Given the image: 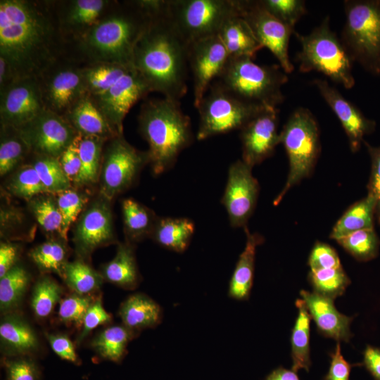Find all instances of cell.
Wrapping results in <instances>:
<instances>
[{
	"instance_id": "obj_1",
	"label": "cell",
	"mask_w": 380,
	"mask_h": 380,
	"mask_svg": "<svg viewBox=\"0 0 380 380\" xmlns=\"http://www.w3.org/2000/svg\"><path fill=\"white\" fill-rule=\"evenodd\" d=\"M66 53L54 0L0 1V56L15 80L37 79Z\"/></svg>"
},
{
	"instance_id": "obj_2",
	"label": "cell",
	"mask_w": 380,
	"mask_h": 380,
	"mask_svg": "<svg viewBox=\"0 0 380 380\" xmlns=\"http://www.w3.org/2000/svg\"><path fill=\"white\" fill-rule=\"evenodd\" d=\"M148 23L134 51V68L151 91L180 101L187 91L188 44L167 13V0H141Z\"/></svg>"
},
{
	"instance_id": "obj_3",
	"label": "cell",
	"mask_w": 380,
	"mask_h": 380,
	"mask_svg": "<svg viewBox=\"0 0 380 380\" xmlns=\"http://www.w3.org/2000/svg\"><path fill=\"white\" fill-rule=\"evenodd\" d=\"M148 19L141 0H113L102 18L68 46L65 57L82 65L110 63L134 68V48Z\"/></svg>"
},
{
	"instance_id": "obj_4",
	"label": "cell",
	"mask_w": 380,
	"mask_h": 380,
	"mask_svg": "<svg viewBox=\"0 0 380 380\" xmlns=\"http://www.w3.org/2000/svg\"><path fill=\"white\" fill-rule=\"evenodd\" d=\"M138 126L148 144V164L154 175L172 167L180 153L193 142L191 120L180 101L167 98L146 101L140 108Z\"/></svg>"
},
{
	"instance_id": "obj_5",
	"label": "cell",
	"mask_w": 380,
	"mask_h": 380,
	"mask_svg": "<svg viewBox=\"0 0 380 380\" xmlns=\"http://www.w3.org/2000/svg\"><path fill=\"white\" fill-rule=\"evenodd\" d=\"M287 73L278 65H261L249 57L229 58L214 81L238 99L251 105L274 108L283 103L281 87Z\"/></svg>"
},
{
	"instance_id": "obj_6",
	"label": "cell",
	"mask_w": 380,
	"mask_h": 380,
	"mask_svg": "<svg viewBox=\"0 0 380 380\" xmlns=\"http://www.w3.org/2000/svg\"><path fill=\"white\" fill-rule=\"evenodd\" d=\"M293 34L301 45L296 57L300 72H321L346 89L355 85L353 61L341 40L330 29L329 17L308 34Z\"/></svg>"
},
{
	"instance_id": "obj_7",
	"label": "cell",
	"mask_w": 380,
	"mask_h": 380,
	"mask_svg": "<svg viewBox=\"0 0 380 380\" xmlns=\"http://www.w3.org/2000/svg\"><path fill=\"white\" fill-rule=\"evenodd\" d=\"M341 42L353 61L380 76V0L344 1Z\"/></svg>"
},
{
	"instance_id": "obj_8",
	"label": "cell",
	"mask_w": 380,
	"mask_h": 380,
	"mask_svg": "<svg viewBox=\"0 0 380 380\" xmlns=\"http://www.w3.org/2000/svg\"><path fill=\"white\" fill-rule=\"evenodd\" d=\"M289 163L287 180L273 201L277 205L286 193L310 176L319 157L321 144L317 122L310 110L300 107L289 116L279 133Z\"/></svg>"
},
{
	"instance_id": "obj_9",
	"label": "cell",
	"mask_w": 380,
	"mask_h": 380,
	"mask_svg": "<svg viewBox=\"0 0 380 380\" xmlns=\"http://www.w3.org/2000/svg\"><path fill=\"white\" fill-rule=\"evenodd\" d=\"M167 13L189 44L217 35L229 18L240 15L239 0H167Z\"/></svg>"
},
{
	"instance_id": "obj_10",
	"label": "cell",
	"mask_w": 380,
	"mask_h": 380,
	"mask_svg": "<svg viewBox=\"0 0 380 380\" xmlns=\"http://www.w3.org/2000/svg\"><path fill=\"white\" fill-rule=\"evenodd\" d=\"M265 108L238 99L214 82L196 107L199 113L196 139L201 141L240 130Z\"/></svg>"
},
{
	"instance_id": "obj_11",
	"label": "cell",
	"mask_w": 380,
	"mask_h": 380,
	"mask_svg": "<svg viewBox=\"0 0 380 380\" xmlns=\"http://www.w3.org/2000/svg\"><path fill=\"white\" fill-rule=\"evenodd\" d=\"M149 163L148 151H141L119 135L103 147L99 174L100 195L108 201L130 188L142 168Z\"/></svg>"
},
{
	"instance_id": "obj_12",
	"label": "cell",
	"mask_w": 380,
	"mask_h": 380,
	"mask_svg": "<svg viewBox=\"0 0 380 380\" xmlns=\"http://www.w3.org/2000/svg\"><path fill=\"white\" fill-rule=\"evenodd\" d=\"M82 65L66 57L37 78L46 110L65 116L87 92Z\"/></svg>"
},
{
	"instance_id": "obj_13",
	"label": "cell",
	"mask_w": 380,
	"mask_h": 380,
	"mask_svg": "<svg viewBox=\"0 0 380 380\" xmlns=\"http://www.w3.org/2000/svg\"><path fill=\"white\" fill-rule=\"evenodd\" d=\"M240 15L246 20L258 42L277 58L286 73L294 68L289 55V39L294 28L268 13L258 0H239Z\"/></svg>"
},
{
	"instance_id": "obj_14",
	"label": "cell",
	"mask_w": 380,
	"mask_h": 380,
	"mask_svg": "<svg viewBox=\"0 0 380 380\" xmlns=\"http://www.w3.org/2000/svg\"><path fill=\"white\" fill-rule=\"evenodd\" d=\"M30 153L59 158L79 134L65 117L44 110L18 129Z\"/></svg>"
},
{
	"instance_id": "obj_15",
	"label": "cell",
	"mask_w": 380,
	"mask_h": 380,
	"mask_svg": "<svg viewBox=\"0 0 380 380\" xmlns=\"http://www.w3.org/2000/svg\"><path fill=\"white\" fill-rule=\"evenodd\" d=\"M72 241L82 260L89 258L98 248L115 242L110 201L99 195L84 208L76 220Z\"/></svg>"
},
{
	"instance_id": "obj_16",
	"label": "cell",
	"mask_w": 380,
	"mask_h": 380,
	"mask_svg": "<svg viewBox=\"0 0 380 380\" xmlns=\"http://www.w3.org/2000/svg\"><path fill=\"white\" fill-rule=\"evenodd\" d=\"M252 168L242 160L232 163L221 202L226 208L232 227H246L256 205L259 184Z\"/></svg>"
},
{
	"instance_id": "obj_17",
	"label": "cell",
	"mask_w": 380,
	"mask_h": 380,
	"mask_svg": "<svg viewBox=\"0 0 380 380\" xmlns=\"http://www.w3.org/2000/svg\"><path fill=\"white\" fill-rule=\"evenodd\" d=\"M229 58L218 35L188 44V64L194 84V105L196 108L210 87L220 75Z\"/></svg>"
},
{
	"instance_id": "obj_18",
	"label": "cell",
	"mask_w": 380,
	"mask_h": 380,
	"mask_svg": "<svg viewBox=\"0 0 380 380\" xmlns=\"http://www.w3.org/2000/svg\"><path fill=\"white\" fill-rule=\"evenodd\" d=\"M44 110L36 78L17 80L0 92L1 125L20 129Z\"/></svg>"
},
{
	"instance_id": "obj_19",
	"label": "cell",
	"mask_w": 380,
	"mask_h": 380,
	"mask_svg": "<svg viewBox=\"0 0 380 380\" xmlns=\"http://www.w3.org/2000/svg\"><path fill=\"white\" fill-rule=\"evenodd\" d=\"M151 91L134 69L129 70L107 91L93 96L113 127L123 134V120L129 109Z\"/></svg>"
},
{
	"instance_id": "obj_20",
	"label": "cell",
	"mask_w": 380,
	"mask_h": 380,
	"mask_svg": "<svg viewBox=\"0 0 380 380\" xmlns=\"http://www.w3.org/2000/svg\"><path fill=\"white\" fill-rule=\"evenodd\" d=\"M278 110L265 108L240 129L242 160L251 167L270 157L280 144Z\"/></svg>"
},
{
	"instance_id": "obj_21",
	"label": "cell",
	"mask_w": 380,
	"mask_h": 380,
	"mask_svg": "<svg viewBox=\"0 0 380 380\" xmlns=\"http://www.w3.org/2000/svg\"><path fill=\"white\" fill-rule=\"evenodd\" d=\"M113 2V0H54L58 21L67 47L94 26Z\"/></svg>"
},
{
	"instance_id": "obj_22",
	"label": "cell",
	"mask_w": 380,
	"mask_h": 380,
	"mask_svg": "<svg viewBox=\"0 0 380 380\" xmlns=\"http://www.w3.org/2000/svg\"><path fill=\"white\" fill-rule=\"evenodd\" d=\"M313 83L341 122L351 151L357 152L363 144L364 137L375 130L376 122L365 117L355 105L347 100L327 80L315 79Z\"/></svg>"
},
{
	"instance_id": "obj_23",
	"label": "cell",
	"mask_w": 380,
	"mask_h": 380,
	"mask_svg": "<svg viewBox=\"0 0 380 380\" xmlns=\"http://www.w3.org/2000/svg\"><path fill=\"white\" fill-rule=\"evenodd\" d=\"M300 294L305 303L317 331L323 336L338 342H348L353 334L350 325L353 317L340 313L335 308L334 300L315 291L301 290Z\"/></svg>"
},
{
	"instance_id": "obj_24",
	"label": "cell",
	"mask_w": 380,
	"mask_h": 380,
	"mask_svg": "<svg viewBox=\"0 0 380 380\" xmlns=\"http://www.w3.org/2000/svg\"><path fill=\"white\" fill-rule=\"evenodd\" d=\"M64 117L83 137H96L108 141L120 135L88 93L83 95Z\"/></svg>"
},
{
	"instance_id": "obj_25",
	"label": "cell",
	"mask_w": 380,
	"mask_h": 380,
	"mask_svg": "<svg viewBox=\"0 0 380 380\" xmlns=\"http://www.w3.org/2000/svg\"><path fill=\"white\" fill-rule=\"evenodd\" d=\"M243 229L246 234V246L239 255L229 286V297L239 300H247L249 297L253 281L256 248L264 241L260 234L251 233L247 227Z\"/></svg>"
},
{
	"instance_id": "obj_26",
	"label": "cell",
	"mask_w": 380,
	"mask_h": 380,
	"mask_svg": "<svg viewBox=\"0 0 380 380\" xmlns=\"http://www.w3.org/2000/svg\"><path fill=\"white\" fill-rule=\"evenodd\" d=\"M217 35L229 58L249 57L253 59L256 53L262 48L241 15L229 18Z\"/></svg>"
},
{
	"instance_id": "obj_27",
	"label": "cell",
	"mask_w": 380,
	"mask_h": 380,
	"mask_svg": "<svg viewBox=\"0 0 380 380\" xmlns=\"http://www.w3.org/2000/svg\"><path fill=\"white\" fill-rule=\"evenodd\" d=\"M120 315L125 327L132 331L158 325L162 318L160 305L148 296L136 293L121 305Z\"/></svg>"
},
{
	"instance_id": "obj_28",
	"label": "cell",
	"mask_w": 380,
	"mask_h": 380,
	"mask_svg": "<svg viewBox=\"0 0 380 380\" xmlns=\"http://www.w3.org/2000/svg\"><path fill=\"white\" fill-rule=\"evenodd\" d=\"M0 338L6 350L13 357L27 356L38 346L34 331L24 319L16 315H8L1 320Z\"/></svg>"
},
{
	"instance_id": "obj_29",
	"label": "cell",
	"mask_w": 380,
	"mask_h": 380,
	"mask_svg": "<svg viewBox=\"0 0 380 380\" xmlns=\"http://www.w3.org/2000/svg\"><path fill=\"white\" fill-rule=\"evenodd\" d=\"M194 230L190 219L158 217L151 238L165 248L182 253L188 248Z\"/></svg>"
},
{
	"instance_id": "obj_30",
	"label": "cell",
	"mask_w": 380,
	"mask_h": 380,
	"mask_svg": "<svg viewBox=\"0 0 380 380\" xmlns=\"http://www.w3.org/2000/svg\"><path fill=\"white\" fill-rule=\"evenodd\" d=\"M101 275L108 281L127 289L137 286L139 275L131 243L118 245L116 255L103 265Z\"/></svg>"
},
{
	"instance_id": "obj_31",
	"label": "cell",
	"mask_w": 380,
	"mask_h": 380,
	"mask_svg": "<svg viewBox=\"0 0 380 380\" xmlns=\"http://www.w3.org/2000/svg\"><path fill=\"white\" fill-rule=\"evenodd\" d=\"M124 232L128 242L151 237L158 217L153 211L132 198L122 202Z\"/></svg>"
},
{
	"instance_id": "obj_32",
	"label": "cell",
	"mask_w": 380,
	"mask_h": 380,
	"mask_svg": "<svg viewBox=\"0 0 380 380\" xmlns=\"http://www.w3.org/2000/svg\"><path fill=\"white\" fill-rule=\"evenodd\" d=\"M298 314L291 338V369L297 372L303 369L309 372L311 365L310 357V323L311 316L303 299L296 300Z\"/></svg>"
},
{
	"instance_id": "obj_33",
	"label": "cell",
	"mask_w": 380,
	"mask_h": 380,
	"mask_svg": "<svg viewBox=\"0 0 380 380\" xmlns=\"http://www.w3.org/2000/svg\"><path fill=\"white\" fill-rule=\"evenodd\" d=\"M375 201L369 195L350 205L334 226L330 238L338 239L355 231L374 228Z\"/></svg>"
},
{
	"instance_id": "obj_34",
	"label": "cell",
	"mask_w": 380,
	"mask_h": 380,
	"mask_svg": "<svg viewBox=\"0 0 380 380\" xmlns=\"http://www.w3.org/2000/svg\"><path fill=\"white\" fill-rule=\"evenodd\" d=\"M106 141L99 137L80 135L79 152L82 165L74 184L76 186H91L99 181L103 150Z\"/></svg>"
},
{
	"instance_id": "obj_35",
	"label": "cell",
	"mask_w": 380,
	"mask_h": 380,
	"mask_svg": "<svg viewBox=\"0 0 380 380\" xmlns=\"http://www.w3.org/2000/svg\"><path fill=\"white\" fill-rule=\"evenodd\" d=\"M30 155V148L19 130L10 126L1 125L0 175L5 176L23 165Z\"/></svg>"
},
{
	"instance_id": "obj_36",
	"label": "cell",
	"mask_w": 380,
	"mask_h": 380,
	"mask_svg": "<svg viewBox=\"0 0 380 380\" xmlns=\"http://www.w3.org/2000/svg\"><path fill=\"white\" fill-rule=\"evenodd\" d=\"M133 68L110 63H95L82 66L87 92L92 96L107 91L122 75Z\"/></svg>"
},
{
	"instance_id": "obj_37",
	"label": "cell",
	"mask_w": 380,
	"mask_h": 380,
	"mask_svg": "<svg viewBox=\"0 0 380 380\" xmlns=\"http://www.w3.org/2000/svg\"><path fill=\"white\" fill-rule=\"evenodd\" d=\"M132 331L125 326H113L100 332L92 341L91 346L103 359L118 362L126 352Z\"/></svg>"
},
{
	"instance_id": "obj_38",
	"label": "cell",
	"mask_w": 380,
	"mask_h": 380,
	"mask_svg": "<svg viewBox=\"0 0 380 380\" xmlns=\"http://www.w3.org/2000/svg\"><path fill=\"white\" fill-rule=\"evenodd\" d=\"M30 154L33 156L30 164L35 169L47 193L56 194L72 188V183L63 172L59 158Z\"/></svg>"
},
{
	"instance_id": "obj_39",
	"label": "cell",
	"mask_w": 380,
	"mask_h": 380,
	"mask_svg": "<svg viewBox=\"0 0 380 380\" xmlns=\"http://www.w3.org/2000/svg\"><path fill=\"white\" fill-rule=\"evenodd\" d=\"M29 281V273L19 265H15L0 278V308L2 312H8L19 304Z\"/></svg>"
},
{
	"instance_id": "obj_40",
	"label": "cell",
	"mask_w": 380,
	"mask_h": 380,
	"mask_svg": "<svg viewBox=\"0 0 380 380\" xmlns=\"http://www.w3.org/2000/svg\"><path fill=\"white\" fill-rule=\"evenodd\" d=\"M28 202V209L46 234L61 235L62 215L54 194L45 193Z\"/></svg>"
},
{
	"instance_id": "obj_41",
	"label": "cell",
	"mask_w": 380,
	"mask_h": 380,
	"mask_svg": "<svg viewBox=\"0 0 380 380\" xmlns=\"http://www.w3.org/2000/svg\"><path fill=\"white\" fill-rule=\"evenodd\" d=\"M62 278L72 290L80 295L97 290L103 279L101 274L82 259L68 262Z\"/></svg>"
},
{
	"instance_id": "obj_42",
	"label": "cell",
	"mask_w": 380,
	"mask_h": 380,
	"mask_svg": "<svg viewBox=\"0 0 380 380\" xmlns=\"http://www.w3.org/2000/svg\"><path fill=\"white\" fill-rule=\"evenodd\" d=\"M308 279L313 291L333 300L343 295L350 283L342 266L310 270Z\"/></svg>"
},
{
	"instance_id": "obj_43",
	"label": "cell",
	"mask_w": 380,
	"mask_h": 380,
	"mask_svg": "<svg viewBox=\"0 0 380 380\" xmlns=\"http://www.w3.org/2000/svg\"><path fill=\"white\" fill-rule=\"evenodd\" d=\"M336 241L361 262L371 260L379 254L380 240L374 228L355 231Z\"/></svg>"
},
{
	"instance_id": "obj_44",
	"label": "cell",
	"mask_w": 380,
	"mask_h": 380,
	"mask_svg": "<svg viewBox=\"0 0 380 380\" xmlns=\"http://www.w3.org/2000/svg\"><path fill=\"white\" fill-rule=\"evenodd\" d=\"M30 257L37 267L44 272H54L63 277L66 263L67 250L63 242L49 240L30 251Z\"/></svg>"
},
{
	"instance_id": "obj_45",
	"label": "cell",
	"mask_w": 380,
	"mask_h": 380,
	"mask_svg": "<svg viewBox=\"0 0 380 380\" xmlns=\"http://www.w3.org/2000/svg\"><path fill=\"white\" fill-rule=\"evenodd\" d=\"M7 188L15 196L27 201L47 193L35 169L30 163L18 167L10 177Z\"/></svg>"
},
{
	"instance_id": "obj_46",
	"label": "cell",
	"mask_w": 380,
	"mask_h": 380,
	"mask_svg": "<svg viewBox=\"0 0 380 380\" xmlns=\"http://www.w3.org/2000/svg\"><path fill=\"white\" fill-rule=\"evenodd\" d=\"M54 196L62 215L60 236L63 241H67L69 229L87 206L89 196L87 194L72 188Z\"/></svg>"
},
{
	"instance_id": "obj_47",
	"label": "cell",
	"mask_w": 380,
	"mask_h": 380,
	"mask_svg": "<svg viewBox=\"0 0 380 380\" xmlns=\"http://www.w3.org/2000/svg\"><path fill=\"white\" fill-rule=\"evenodd\" d=\"M62 293L61 286L48 277L40 278L35 284L31 297L32 309L39 318L51 315Z\"/></svg>"
},
{
	"instance_id": "obj_48",
	"label": "cell",
	"mask_w": 380,
	"mask_h": 380,
	"mask_svg": "<svg viewBox=\"0 0 380 380\" xmlns=\"http://www.w3.org/2000/svg\"><path fill=\"white\" fill-rule=\"evenodd\" d=\"M259 4L283 23L294 28L296 23L307 13L303 0H258Z\"/></svg>"
},
{
	"instance_id": "obj_49",
	"label": "cell",
	"mask_w": 380,
	"mask_h": 380,
	"mask_svg": "<svg viewBox=\"0 0 380 380\" xmlns=\"http://www.w3.org/2000/svg\"><path fill=\"white\" fill-rule=\"evenodd\" d=\"M3 365L6 372V380H41L39 367L29 356L5 358Z\"/></svg>"
},
{
	"instance_id": "obj_50",
	"label": "cell",
	"mask_w": 380,
	"mask_h": 380,
	"mask_svg": "<svg viewBox=\"0 0 380 380\" xmlns=\"http://www.w3.org/2000/svg\"><path fill=\"white\" fill-rule=\"evenodd\" d=\"M92 302L86 295L76 293L70 296L61 301L58 316L65 323L80 326L82 324L84 317Z\"/></svg>"
},
{
	"instance_id": "obj_51",
	"label": "cell",
	"mask_w": 380,
	"mask_h": 380,
	"mask_svg": "<svg viewBox=\"0 0 380 380\" xmlns=\"http://www.w3.org/2000/svg\"><path fill=\"white\" fill-rule=\"evenodd\" d=\"M371 160L370 176L367 184V195L375 201V217L380 224V146H373L364 140Z\"/></svg>"
},
{
	"instance_id": "obj_52",
	"label": "cell",
	"mask_w": 380,
	"mask_h": 380,
	"mask_svg": "<svg viewBox=\"0 0 380 380\" xmlns=\"http://www.w3.org/2000/svg\"><path fill=\"white\" fill-rule=\"evenodd\" d=\"M310 270L341 267L336 251L329 244L316 242L308 258Z\"/></svg>"
},
{
	"instance_id": "obj_53",
	"label": "cell",
	"mask_w": 380,
	"mask_h": 380,
	"mask_svg": "<svg viewBox=\"0 0 380 380\" xmlns=\"http://www.w3.org/2000/svg\"><path fill=\"white\" fill-rule=\"evenodd\" d=\"M80 139V134L59 158L62 169L72 184H75L81 170L82 164L79 152Z\"/></svg>"
},
{
	"instance_id": "obj_54",
	"label": "cell",
	"mask_w": 380,
	"mask_h": 380,
	"mask_svg": "<svg viewBox=\"0 0 380 380\" xmlns=\"http://www.w3.org/2000/svg\"><path fill=\"white\" fill-rule=\"evenodd\" d=\"M110 320V315L103 307L101 300L97 299L92 302L84 317L83 329L79 336V341H82L91 330Z\"/></svg>"
},
{
	"instance_id": "obj_55",
	"label": "cell",
	"mask_w": 380,
	"mask_h": 380,
	"mask_svg": "<svg viewBox=\"0 0 380 380\" xmlns=\"http://www.w3.org/2000/svg\"><path fill=\"white\" fill-rule=\"evenodd\" d=\"M330 366L324 380H349L351 368L355 365L350 364L344 359L339 342L336 343L334 350L330 353Z\"/></svg>"
},
{
	"instance_id": "obj_56",
	"label": "cell",
	"mask_w": 380,
	"mask_h": 380,
	"mask_svg": "<svg viewBox=\"0 0 380 380\" xmlns=\"http://www.w3.org/2000/svg\"><path fill=\"white\" fill-rule=\"evenodd\" d=\"M46 338L53 352L61 359L72 362H78V357L72 341L63 334H47Z\"/></svg>"
},
{
	"instance_id": "obj_57",
	"label": "cell",
	"mask_w": 380,
	"mask_h": 380,
	"mask_svg": "<svg viewBox=\"0 0 380 380\" xmlns=\"http://www.w3.org/2000/svg\"><path fill=\"white\" fill-rule=\"evenodd\" d=\"M18 247L14 243L1 242L0 244V278L15 265L18 258Z\"/></svg>"
},
{
	"instance_id": "obj_58",
	"label": "cell",
	"mask_w": 380,
	"mask_h": 380,
	"mask_svg": "<svg viewBox=\"0 0 380 380\" xmlns=\"http://www.w3.org/2000/svg\"><path fill=\"white\" fill-rule=\"evenodd\" d=\"M363 365L374 380H380V348L367 346L363 352Z\"/></svg>"
},
{
	"instance_id": "obj_59",
	"label": "cell",
	"mask_w": 380,
	"mask_h": 380,
	"mask_svg": "<svg viewBox=\"0 0 380 380\" xmlns=\"http://www.w3.org/2000/svg\"><path fill=\"white\" fill-rule=\"evenodd\" d=\"M15 81V77L10 63L0 56V92Z\"/></svg>"
},
{
	"instance_id": "obj_60",
	"label": "cell",
	"mask_w": 380,
	"mask_h": 380,
	"mask_svg": "<svg viewBox=\"0 0 380 380\" xmlns=\"http://www.w3.org/2000/svg\"><path fill=\"white\" fill-rule=\"evenodd\" d=\"M265 380H300L296 372L292 369L279 367L267 375Z\"/></svg>"
}]
</instances>
